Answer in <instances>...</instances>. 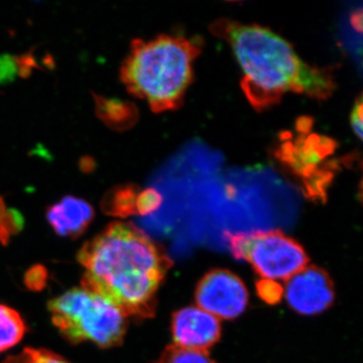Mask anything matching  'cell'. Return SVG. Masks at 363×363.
Returning a JSON list of instances; mask_svg holds the SVG:
<instances>
[{
  "label": "cell",
  "mask_w": 363,
  "mask_h": 363,
  "mask_svg": "<svg viewBox=\"0 0 363 363\" xmlns=\"http://www.w3.org/2000/svg\"><path fill=\"white\" fill-rule=\"evenodd\" d=\"M78 260L85 269L82 288L135 318L155 314L157 290L172 266L147 234L119 221L86 242Z\"/></svg>",
  "instance_id": "1"
},
{
  "label": "cell",
  "mask_w": 363,
  "mask_h": 363,
  "mask_svg": "<svg viewBox=\"0 0 363 363\" xmlns=\"http://www.w3.org/2000/svg\"><path fill=\"white\" fill-rule=\"evenodd\" d=\"M210 32L230 45L242 71L243 94L255 111L279 104L286 93L325 100L337 87L331 68L306 63L288 40L269 28L219 18Z\"/></svg>",
  "instance_id": "2"
},
{
  "label": "cell",
  "mask_w": 363,
  "mask_h": 363,
  "mask_svg": "<svg viewBox=\"0 0 363 363\" xmlns=\"http://www.w3.org/2000/svg\"><path fill=\"white\" fill-rule=\"evenodd\" d=\"M201 49L197 40L178 35L135 39L121 65V81L155 113L177 111L193 82V65Z\"/></svg>",
  "instance_id": "3"
},
{
  "label": "cell",
  "mask_w": 363,
  "mask_h": 363,
  "mask_svg": "<svg viewBox=\"0 0 363 363\" xmlns=\"http://www.w3.org/2000/svg\"><path fill=\"white\" fill-rule=\"evenodd\" d=\"M52 321L64 338L74 344L90 342L116 347L126 333L125 315L97 294L72 289L50 301Z\"/></svg>",
  "instance_id": "4"
},
{
  "label": "cell",
  "mask_w": 363,
  "mask_h": 363,
  "mask_svg": "<svg viewBox=\"0 0 363 363\" xmlns=\"http://www.w3.org/2000/svg\"><path fill=\"white\" fill-rule=\"evenodd\" d=\"M227 238L234 257L247 260L269 281H288L309 262L302 245L281 231L227 234Z\"/></svg>",
  "instance_id": "5"
},
{
  "label": "cell",
  "mask_w": 363,
  "mask_h": 363,
  "mask_svg": "<svg viewBox=\"0 0 363 363\" xmlns=\"http://www.w3.org/2000/svg\"><path fill=\"white\" fill-rule=\"evenodd\" d=\"M195 300L198 308L217 319L231 320L247 309L248 292L245 283L233 272L213 269L198 284Z\"/></svg>",
  "instance_id": "6"
},
{
  "label": "cell",
  "mask_w": 363,
  "mask_h": 363,
  "mask_svg": "<svg viewBox=\"0 0 363 363\" xmlns=\"http://www.w3.org/2000/svg\"><path fill=\"white\" fill-rule=\"evenodd\" d=\"M289 306L301 315H317L333 304L335 293L330 277L318 267H306L286 281Z\"/></svg>",
  "instance_id": "7"
},
{
  "label": "cell",
  "mask_w": 363,
  "mask_h": 363,
  "mask_svg": "<svg viewBox=\"0 0 363 363\" xmlns=\"http://www.w3.org/2000/svg\"><path fill=\"white\" fill-rule=\"evenodd\" d=\"M174 345L184 350L207 351L221 336L219 320L198 307L179 310L172 319Z\"/></svg>",
  "instance_id": "8"
},
{
  "label": "cell",
  "mask_w": 363,
  "mask_h": 363,
  "mask_svg": "<svg viewBox=\"0 0 363 363\" xmlns=\"http://www.w3.org/2000/svg\"><path fill=\"white\" fill-rule=\"evenodd\" d=\"M335 147L331 138L311 135L305 136L303 140L298 138L295 143H284L278 157L292 169L296 175L309 178L306 183V189L310 179L315 177V168L332 155Z\"/></svg>",
  "instance_id": "9"
},
{
  "label": "cell",
  "mask_w": 363,
  "mask_h": 363,
  "mask_svg": "<svg viewBox=\"0 0 363 363\" xmlns=\"http://www.w3.org/2000/svg\"><path fill=\"white\" fill-rule=\"evenodd\" d=\"M90 203L75 196H65L47 210V219L55 233L64 238L82 235L94 219Z\"/></svg>",
  "instance_id": "10"
},
{
  "label": "cell",
  "mask_w": 363,
  "mask_h": 363,
  "mask_svg": "<svg viewBox=\"0 0 363 363\" xmlns=\"http://www.w3.org/2000/svg\"><path fill=\"white\" fill-rule=\"evenodd\" d=\"M94 101L98 118L111 130H130L138 121V111L131 102L95 94Z\"/></svg>",
  "instance_id": "11"
},
{
  "label": "cell",
  "mask_w": 363,
  "mask_h": 363,
  "mask_svg": "<svg viewBox=\"0 0 363 363\" xmlns=\"http://www.w3.org/2000/svg\"><path fill=\"white\" fill-rule=\"evenodd\" d=\"M140 191L135 185H121L111 189L102 200V210L106 214L121 218L136 215V200Z\"/></svg>",
  "instance_id": "12"
},
{
  "label": "cell",
  "mask_w": 363,
  "mask_h": 363,
  "mask_svg": "<svg viewBox=\"0 0 363 363\" xmlns=\"http://www.w3.org/2000/svg\"><path fill=\"white\" fill-rule=\"evenodd\" d=\"M26 332L23 318L13 308L0 305V352L21 342Z\"/></svg>",
  "instance_id": "13"
},
{
  "label": "cell",
  "mask_w": 363,
  "mask_h": 363,
  "mask_svg": "<svg viewBox=\"0 0 363 363\" xmlns=\"http://www.w3.org/2000/svg\"><path fill=\"white\" fill-rule=\"evenodd\" d=\"M37 67L38 63L32 54L23 56L2 55L0 56V84L11 82L18 76L28 77Z\"/></svg>",
  "instance_id": "14"
},
{
  "label": "cell",
  "mask_w": 363,
  "mask_h": 363,
  "mask_svg": "<svg viewBox=\"0 0 363 363\" xmlns=\"http://www.w3.org/2000/svg\"><path fill=\"white\" fill-rule=\"evenodd\" d=\"M157 363H217L208 351L184 350L178 346H168L162 351Z\"/></svg>",
  "instance_id": "15"
},
{
  "label": "cell",
  "mask_w": 363,
  "mask_h": 363,
  "mask_svg": "<svg viewBox=\"0 0 363 363\" xmlns=\"http://www.w3.org/2000/svg\"><path fill=\"white\" fill-rule=\"evenodd\" d=\"M23 226V218L20 212L6 207L0 196V243L6 245L11 236L20 233Z\"/></svg>",
  "instance_id": "16"
},
{
  "label": "cell",
  "mask_w": 363,
  "mask_h": 363,
  "mask_svg": "<svg viewBox=\"0 0 363 363\" xmlns=\"http://www.w3.org/2000/svg\"><path fill=\"white\" fill-rule=\"evenodd\" d=\"M1 363H70L63 357L47 350L26 348L13 357H7Z\"/></svg>",
  "instance_id": "17"
},
{
  "label": "cell",
  "mask_w": 363,
  "mask_h": 363,
  "mask_svg": "<svg viewBox=\"0 0 363 363\" xmlns=\"http://www.w3.org/2000/svg\"><path fill=\"white\" fill-rule=\"evenodd\" d=\"M162 195L154 188L140 190L136 200V214L147 215L156 211L161 206Z\"/></svg>",
  "instance_id": "18"
},
{
  "label": "cell",
  "mask_w": 363,
  "mask_h": 363,
  "mask_svg": "<svg viewBox=\"0 0 363 363\" xmlns=\"http://www.w3.org/2000/svg\"><path fill=\"white\" fill-rule=\"evenodd\" d=\"M283 288L276 281L262 279L257 284V293L269 304H277L283 296Z\"/></svg>",
  "instance_id": "19"
},
{
  "label": "cell",
  "mask_w": 363,
  "mask_h": 363,
  "mask_svg": "<svg viewBox=\"0 0 363 363\" xmlns=\"http://www.w3.org/2000/svg\"><path fill=\"white\" fill-rule=\"evenodd\" d=\"M48 272L44 267H33L26 274L25 283L28 289L33 291H40L47 283Z\"/></svg>",
  "instance_id": "20"
},
{
  "label": "cell",
  "mask_w": 363,
  "mask_h": 363,
  "mask_svg": "<svg viewBox=\"0 0 363 363\" xmlns=\"http://www.w3.org/2000/svg\"><path fill=\"white\" fill-rule=\"evenodd\" d=\"M362 96L359 95L355 100L354 106H353L350 114L351 126L359 140L362 138Z\"/></svg>",
  "instance_id": "21"
},
{
  "label": "cell",
  "mask_w": 363,
  "mask_h": 363,
  "mask_svg": "<svg viewBox=\"0 0 363 363\" xmlns=\"http://www.w3.org/2000/svg\"><path fill=\"white\" fill-rule=\"evenodd\" d=\"M351 25H352L353 28L357 30V32H362V9H359L358 11H355L354 13L351 16Z\"/></svg>",
  "instance_id": "22"
}]
</instances>
